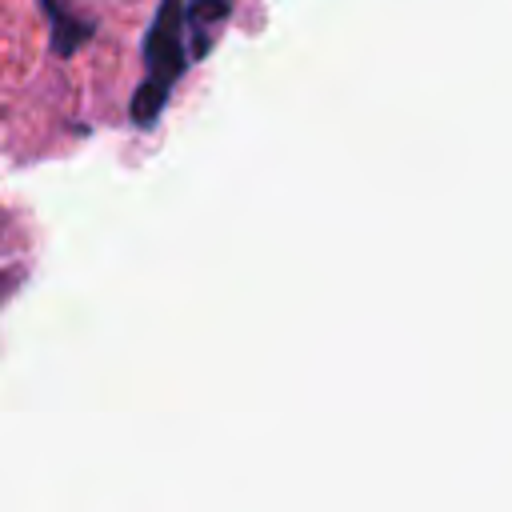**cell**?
<instances>
[{"instance_id":"obj_1","label":"cell","mask_w":512,"mask_h":512,"mask_svg":"<svg viewBox=\"0 0 512 512\" xmlns=\"http://www.w3.org/2000/svg\"><path fill=\"white\" fill-rule=\"evenodd\" d=\"M140 56H144V80L132 92L128 116L136 128H152L164 116L168 96L180 84V76L196 64L192 40H188V0H160L156 4V16L140 40Z\"/></svg>"},{"instance_id":"obj_2","label":"cell","mask_w":512,"mask_h":512,"mask_svg":"<svg viewBox=\"0 0 512 512\" xmlns=\"http://www.w3.org/2000/svg\"><path fill=\"white\" fill-rule=\"evenodd\" d=\"M36 4H40L44 20H48V48L60 60H68L76 48H84L96 36V24L88 16H76L64 0H36Z\"/></svg>"},{"instance_id":"obj_3","label":"cell","mask_w":512,"mask_h":512,"mask_svg":"<svg viewBox=\"0 0 512 512\" xmlns=\"http://www.w3.org/2000/svg\"><path fill=\"white\" fill-rule=\"evenodd\" d=\"M232 4L236 0H188V40H192L196 60H204L212 52L216 36L232 20Z\"/></svg>"}]
</instances>
